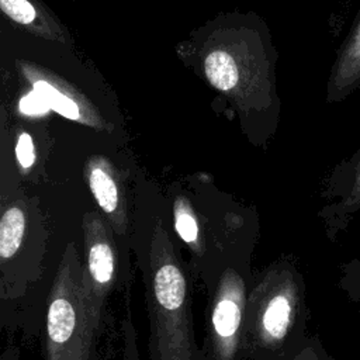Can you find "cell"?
<instances>
[{
  "instance_id": "obj_15",
  "label": "cell",
  "mask_w": 360,
  "mask_h": 360,
  "mask_svg": "<svg viewBox=\"0 0 360 360\" xmlns=\"http://www.w3.org/2000/svg\"><path fill=\"white\" fill-rule=\"evenodd\" d=\"M290 360H326L322 350L315 346V342H307L304 347Z\"/></svg>"
},
{
  "instance_id": "obj_4",
  "label": "cell",
  "mask_w": 360,
  "mask_h": 360,
  "mask_svg": "<svg viewBox=\"0 0 360 360\" xmlns=\"http://www.w3.org/2000/svg\"><path fill=\"white\" fill-rule=\"evenodd\" d=\"M253 277L249 259H232L205 287L202 360H246L245 311Z\"/></svg>"
},
{
  "instance_id": "obj_5",
  "label": "cell",
  "mask_w": 360,
  "mask_h": 360,
  "mask_svg": "<svg viewBox=\"0 0 360 360\" xmlns=\"http://www.w3.org/2000/svg\"><path fill=\"white\" fill-rule=\"evenodd\" d=\"M21 202L3 208L0 219V292L3 311L22 298L44 273L45 236Z\"/></svg>"
},
{
  "instance_id": "obj_12",
  "label": "cell",
  "mask_w": 360,
  "mask_h": 360,
  "mask_svg": "<svg viewBox=\"0 0 360 360\" xmlns=\"http://www.w3.org/2000/svg\"><path fill=\"white\" fill-rule=\"evenodd\" d=\"M1 11L20 25L31 27L38 20V10L30 0H0Z\"/></svg>"
},
{
  "instance_id": "obj_6",
  "label": "cell",
  "mask_w": 360,
  "mask_h": 360,
  "mask_svg": "<svg viewBox=\"0 0 360 360\" xmlns=\"http://www.w3.org/2000/svg\"><path fill=\"white\" fill-rule=\"evenodd\" d=\"M84 235V284L91 308L104 335L110 326L107 314L108 298L121 285H125L127 270L121 262L120 248L112 228L96 212L86 214L83 218Z\"/></svg>"
},
{
  "instance_id": "obj_11",
  "label": "cell",
  "mask_w": 360,
  "mask_h": 360,
  "mask_svg": "<svg viewBox=\"0 0 360 360\" xmlns=\"http://www.w3.org/2000/svg\"><path fill=\"white\" fill-rule=\"evenodd\" d=\"M34 91L38 93L51 110H55L62 117L76 121H83V114L80 105L65 91L59 90L48 80L38 79L34 82Z\"/></svg>"
},
{
  "instance_id": "obj_14",
  "label": "cell",
  "mask_w": 360,
  "mask_h": 360,
  "mask_svg": "<svg viewBox=\"0 0 360 360\" xmlns=\"http://www.w3.org/2000/svg\"><path fill=\"white\" fill-rule=\"evenodd\" d=\"M20 110L28 115H38L46 112L49 110V105L38 93L32 91L20 100Z\"/></svg>"
},
{
  "instance_id": "obj_10",
  "label": "cell",
  "mask_w": 360,
  "mask_h": 360,
  "mask_svg": "<svg viewBox=\"0 0 360 360\" xmlns=\"http://www.w3.org/2000/svg\"><path fill=\"white\" fill-rule=\"evenodd\" d=\"M204 69L208 82L221 91H228L233 89L238 83L236 65L231 55H228L226 52H211L205 58Z\"/></svg>"
},
{
  "instance_id": "obj_1",
  "label": "cell",
  "mask_w": 360,
  "mask_h": 360,
  "mask_svg": "<svg viewBox=\"0 0 360 360\" xmlns=\"http://www.w3.org/2000/svg\"><path fill=\"white\" fill-rule=\"evenodd\" d=\"M139 267L149 318V360H202L194 332V277L162 221L153 225Z\"/></svg>"
},
{
  "instance_id": "obj_13",
  "label": "cell",
  "mask_w": 360,
  "mask_h": 360,
  "mask_svg": "<svg viewBox=\"0 0 360 360\" xmlns=\"http://www.w3.org/2000/svg\"><path fill=\"white\" fill-rule=\"evenodd\" d=\"M15 156L18 163L22 167H30L34 163L35 155H34V145H32V138L22 132L17 141L15 145Z\"/></svg>"
},
{
  "instance_id": "obj_7",
  "label": "cell",
  "mask_w": 360,
  "mask_h": 360,
  "mask_svg": "<svg viewBox=\"0 0 360 360\" xmlns=\"http://www.w3.org/2000/svg\"><path fill=\"white\" fill-rule=\"evenodd\" d=\"M325 194L335 201L325 207L322 215L332 231H339L360 210V146L330 173Z\"/></svg>"
},
{
  "instance_id": "obj_3",
  "label": "cell",
  "mask_w": 360,
  "mask_h": 360,
  "mask_svg": "<svg viewBox=\"0 0 360 360\" xmlns=\"http://www.w3.org/2000/svg\"><path fill=\"white\" fill-rule=\"evenodd\" d=\"M101 336L86 291L83 260L76 245L69 243L46 297L44 360H101Z\"/></svg>"
},
{
  "instance_id": "obj_9",
  "label": "cell",
  "mask_w": 360,
  "mask_h": 360,
  "mask_svg": "<svg viewBox=\"0 0 360 360\" xmlns=\"http://www.w3.org/2000/svg\"><path fill=\"white\" fill-rule=\"evenodd\" d=\"M87 181L90 190L101 208L107 215L110 226L112 228L115 236H127V210L125 200L118 187L111 167L104 159L97 162H89L87 165Z\"/></svg>"
},
{
  "instance_id": "obj_8",
  "label": "cell",
  "mask_w": 360,
  "mask_h": 360,
  "mask_svg": "<svg viewBox=\"0 0 360 360\" xmlns=\"http://www.w3.org/2000/svg\"><path fill=\"white\" fill-rule=\"evenodd\" d=\"M360 89V8L338 49L330 69L326 100L339 103Z\"/></svg>"
},
{
  "instance_id": "obj_16",
  "label": "cell",
  "mask_w": 360,
  "mask_h": 360,
  "mask_svg": "<svg viewBox=\"0 0 360 360\" xmlns=\"http://www.w3.org/2000/svg\"><path fill=\"white\" fill-rule=\"evenodd\" d=\"M0 360H20V350L14 345H7L3 352Z\"/></svg>"
},
{
  "instance_id": "obj_2",
  "label": "cell",
  "mask_w": 360,
  "mask_h": 360,
  "mask_svg": "<svg viewBox=\"0 0 360 360\" xmlns=\"http://www.w3.org/2000/svg\"><path fill=\"white\" fill-rule=\"evenodd\" d=\"M304 284L280 259L253 277L245 311L246 360H290L304 340Z\"/></svg>"
}]
</instances>
